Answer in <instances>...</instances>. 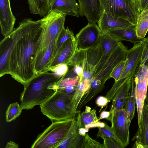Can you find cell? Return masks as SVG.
<instances>
[{"instance_id": "cell-17", "label": "cell", "mask_w": 148, "mask_h": 148, "mask_svg": "<svg viewBox=\"0 0 148 148\" xmlns=\"http://www.w3.org/2000/svg\"><path fill=\"white\" fill-rule=\"evenodd\" d=\"M77 48L75 37L67 40L52 60L47 71L60 64H65L68 65L69 60Z\"/></svg>"}, {"instance_id": "cell-4", "label": "cell", "mask_w": 148, "mask_h": 148, "mask_svg": "<svg viewBox=\"0 0 148 148\" xmlns=\"http://www.w3.org/2000/svg\"><path fill=\"white\" fill-rule=\"evenodd\" d=\"M76 113L72 118L52 122L39 134L32 148H58L66 138L76 119Z\"/></svg>"}, {"instance_id": "cell-9", "label": "cell", "mask_w": 148, "mask_h": 148, "mask_svg": "<svg viewBox=\"0 0 148 148\" xmlns=\"http://www.w3.org/2000/svg\"><path fill=\"white\" fill-rule=\"evenodd\" d=\"M128 50L127 47L120 41L93 77L105 84L111 78L110 74L114 67L125 60Z\"/></svg>"}, {"instance_id": "cell-24", "label": "cell", "mask_w": 148, "mask_h": 148, "mask_svg": "<svg viewBox=\"0 0 148 148\" xmlns=\"http://www.w3.org/2000/svg\"><path fill=\"white\" fill-rule=\"evenodd\" d=\"M105 84L93 77L91 79L89 88L81 98L76 112L80 111L84 106L101 92L104 87Z\"/></svg>"}, {"instance_id": "cell-27", "label": "cell", "mask_w": 148, "mask_h": 148, "mask_svg": "<svg viewBox=\"0 0 148 148\" xmlns=\"http://www.w3.org/2000/svg\"><path fill=\"white\" fill-rule=\"evenodd\" d=\"M30 12L43 17L49 12V0H27Z\"/></svg>"}, {"instance_id": "cell-11", "label": "cell", "mask_w": 148, "mask_h": 148, "mask_svg": "<svg viewBox=\"0 0 148 148\" xmlns=\"http://www.w3.org/2000/svg\"><path fill=\"white\" fill-rule=\"evenodd\" d=\"M114 134L125 147L130 142L129 128L127 116L124 108L115 112L111 122Z\"/></svg>"}, {"instance_id": "cell-33", "label": "cell", "mask_w": 148, "mask_h": 148, "mask_svg": "<svg viewBox=\"0 0 148 148\" xmlns=\"http://www.w3.org/2000/svg\"><path fill=\"white\" fill-rule=\"evenodd\" d=\"M104 148V145L99 142L92 139L88 134L84 136L81 148Z\"/></svg>"}, {"instance_id": "cell-28", "label": "cell", "mask_w": 148, "mask_h": 148, "mask_svg": "<svg viewBox=\"0 0 148 148\" xmlns=\"http://www.w3.org/2000/svg\"><path fill=\"white\" fill-rule=\"evenodd\" d=\"M136 104L135 83L134 77H133L132 78L131 86L129 95L124 108L127 114L128 123L130 126L131 121L134 116Z\"/></svg>"}, {"instance_id": "cell-46", "label": "cell", "mask_w": 148, "mask_h": 148, "mask_svg": "<svg viewBox=\"0 0 148 148\" xmlns=\"http://www.w3.org/2000/svg\"><path fill=\"white\" fill-rule=\"evenodd\" d=\"M145 102L147 105H148V92L146 96L145 100Z\"/></svg>"}, {"instance_id": "cell-13", "label": "cell", "mask_w": 148, "mask_h": 148, "mask_svg": "<svg viewBox=\"0 0 148 148\" xmlns=\"http://www.w3.org/2000/svg\"><path fill=\"white\" fill-rule=\"evenodd\" d=\"M132 77H128L124 80L112 100L110 111V115L107 119L110 122L115 112L123 108L126 103L129 95Z\"/></svg>"}, {"instance_id": "cell-23", "label": "cell", "mask_w": 148, "mask_h": 148, "mask_svg": "<svg viewBox=\"0 0 148 148\" xmlns=\"http://www.w3.org/2000/svg\"><path fill=\"white\" fill-rule=\"evenodd\" d=\"M79 124L76 116L75 121L67 135L58 148H81L84 136L79 134Z\"/></svg>"}, {"instance_id": "cell-41", "label": "cell", "mask_w": 148, "mask_h": 148, "mask_svg": "<svg viewBox=\"0 0 148 148\" xmlns=\"http://www.w3.org/2000/svg\"><path fill=\"white\" fill-rule=\"evenodd\" d=\"M75 73L79 77V80H81L83 77V65L74 67L73 69Z\"/></svg>"}, {"instance_id": "cell-10", "label": "cell", "mask_w": 148, "mask_h": 148, "mask_svg": "<svg viewBox=\"0 0 148 148\" xmlns=\"http://www.w3.org/2000/svg\"><path fill=\"white\" fill-rule=\"evenodd\" d=\"M100 34L96 23H88L75 37L77 48L86 50L96 47L99 44Z\"/></svg>"}, {"instance_id": "cell-30", "label": "cell", "mask_w": 148, "mask_h": 148, "mask_svg": "<svg viewBox=\"0 0 148 148\" xmlns=\"http://www.w3.org/2000/svg\"><path fill=\"white\" fill-rule=\"evenodd\" d=\"M23 110L21 104L18 102L10 104L8 107L5 113L6 122H10L18 117Z\"/></svg>"}, {"instance_id": "cell-22", "label": "cell", "mask_w": 148, "mask_h": 148, "mask_svg": "<svg viewBox=\"0 0 148 148\" xmlns=\"http://www.w3.org/2000/svg\"><path fill=\"white\" fill-rule=\"evenodd\" d=\"M134 145H140L143 148H148V113L144 104L140 123L132 140Z\"/></svg>"}, {"instance_id": "cell-35", "label": "cell", "mask_w": 148, "mask_h": 148, "mask_svg": "<svg viewBox=\"0 0 148 148\" xmlns=\"http://www.w3.org/2000/svg\"><path fill=\"white\" fill-rule=\"evenodd\" d=\"M98 128L99 130L97 135V137H100L103 138L105 137H109L118 139L115 136L111 127H110L106 124L105 123L104 127H98Z\"/></svg>"}, {"instance_id": "cell-3", "label": "cell", "mask_w": 148, "mask_h": 148, "mask_svg": "<svg viewBox=\"0 0 148 148\" xmlns=\"http://www.w3.org/2000/svg\"><path fill=\"white\" fill-rule=\"evenodd\" d=\"M65 15L54 11L42 18L43 29L36 56L47 54L53 56L58 37L64 27Z\"/></svg>"}, {"instance_id": "cell-32", "label": "cell", "mask_w": 148, "mask_h": 148, "mask_svg": "<svg viewBox=\"0 0 148 148\" xmlns=\"http://www.w3.org/2000/svg\"><path fill=\"white\" fill-rule=\"evenodd\" d=\"M74 37L73 33L67 27L66 29L65 28L63 29L58 38L52 60L58 54L65 41L69 38Z\"/></svg>"}, {"instance_id": "cell-47", "label": "cell", "mask_w": 148, "mask_h": 148, "mask_svg": "<svg viewBox=\"0 0 148 148\" xmlns=\"http://www.w3.org/2000/svg\"><path fill=\"white\" fill-rule=\"evenodd\" d=\"M144 64L146 65V66L148 67V57L145 60Z\"/></svg>"}, {"instance_id": "cell-5", "label": "cell", "mask_w": 148, "mask_h": 148, "mask_svg": "<svg viewBox=\"0 0 148 148\" xmlns=\"http://www.w3.org/2000/svg\"><path fill=\"white\" fill-rule=\"evenodd\" d=\"M72 97L60 91L56 92L40 106L42 113L52 122L66 120L73 117L71 108Z\"/></svg>"}, {"instance_id": "cell-29", "label": "cell", "mask_w": 148, "mask_h": 148, "mask_svg": "<svg viewBox=\"0 0 148 148\" xmlns=\"http://www.w3.org/2000/svg\"><path fill=\"white\" fill-rule=\"evenodd\" d=\"M136 28L137 37L144 38L148 31V9L143 11L139 15Z\"/></svg>"}, {"instance_id": "cell-31", "label": "cell", "mask_w": 148, "mask_h": 148, "mask_svg": "<svg viewBox=\"0 0 148 148\" xmlns=\"http://www.w3.org/2000/svg\"><path fill=\"white\" fill-rule=\"evenodd\" d=\"M86 58V50L79 49L77 47L70 59L68 65L75 67L82 65Z\"/></svg>"}, {"instance_id": "cell-45", "label": "cell", "mask_w": 148, "mask_h": 148, "mask_svg": "<svg viewBox=\"0 0 148 148\" xmlns=\"http://www.w3.org/2000/svg\"><path fill=\"white\" fill-rule=\"evenodd\" d=\"M88 129L84 128H80L79 129V134L81 136H84L88 132Z\"/></svg>"}, {"instance_id": "cell-20", "label": "cell", "mask_w": 148, "mask_h": 148, "mask_svg": "<svg viewBox=\"0 0 148 148\" xmlns=\"http://www.w3.org/2000/svg\"><path fill=\"white\" fill-rule=\"evenodd\" d=\"M79 80V76L75 73L73 69L69 70L68 72L55 85L54 88L73 97Z\"/></svg>"}, {"instance_id": "cell-16", "label": "cell", "mask_w": 148, "mask_h": 148, "mask_svg": "<svg viewBox=\"0 0 148 148\" xmlns=\"http://www.w3.org/2000/svg\"><path fill=\"white\" fill-rule=\"evenodd\" d=\"M97 23L100 30L102 32H106L113 29L127 27L132 24L128 21L104 10Z\"/></svg>"}, {"instance_id": "cell-8", "label": "cell", "mask_w": 148, "mask_h": 148, "mask_svg": "<svg viewBox=\"0 0 148 148\" xmlns=\"http://www.w3.org/2000/svg\"><path fill=\"white\" fill-rule=\"evenodd\" d=\"M142 42L134 44L133 47L128 50L125 66L119 78L106 93V97L110 101L112 100L121 84L126 78L134 77L138 67L142 52Z\"/></svg>"}, {"instance_id": "cell-49", "label": "cell", "mask_w": 148, "mask_h": 148, "mask_svg": "<svg viewBox=\"0 0 148 148\" xmlns=\"http://www.w3.org/2000/svg\"><path fill=\"white\" fill-rule=\"evenodd\" d=\"M148 3L147 4V5H146V7H145V8L144 9V10L143 11L145 10H148Z\"/></svg>"}, {"instance_id": "cell-19", "label": "cell", "mask_w": 148, "mask_h": 148, "mask_svg": "<svg viewBox=\"0 0 148 148\" xmlns=\"http://www.w3.org/2000/svg\"><path fill=\"white\" fill-rule=\"evenodd\" d=\"M49 12L54 11L65 15L79 17V5L76 0H49Z\"/></svg>"}, {"instance_id": "cell-43", "label": "cell", "mask_w": 148, "mask_h": 148, "mask_svg": "<svg viewBox=\"0 0 148 148\" xmlns=\"http://www.w3.org/2000/svg\"><path fill=\"white\" fill-rule=\"evenodd\" d=\"M19 146L18 144L13 141H10L7 143L6 148H18Z\"/></svg>"}, {"instance_id": "cell-21", "label": "cell", "mask_w": 148, "mask_h": 148, "mask_svg": "<svg viewBox=\"0 0 148 148\" xmlns=\"http://www.w3.org/2000/svg\"><path fill=\"white\" fill-rule=\"evenodd\" d=\"M106 32L120 41H127L134 44L142 42L143 38L137 37L136 26L133 24L125 27L110 30Z\"/></svg>"}, {"instance_id": "cell-48", "label": "cell", "mask_w": 148, "mask_h": 148, "mask_svg": "<svg viewBox=\"0 0 148 148\" xmlns=\"http://www.w3.org/2000/svg\"><path fill=\"white\" fill-rule=\"evenodd\" d=\"M144 104H145V106L147 110V112L148 113V105H147L145 102H144Z\"/></svg>"}, {"instance_id": "cell-40", "label": "cell", "mask_w": 148, "mask_h": 148, "mask_svg": "<svg viewBox=\"0 0 148 148\" xmlns=\"http://www.w3.org/2000/svg\"><path fill=\"white\" fill-rule=\"evenodd\" d=\"M108 102L109 101L108 99L106 97L103 96L99 97L96 101V104L102 108L106 106Z\"/></svg>"}, {"instance_id": "cell-18", "label": "cell", "mask_w": 148, "mask_h": 148, "mask_svg": "<svg viewBox=\"0 0 148 148\" xmlns=\"http://www.w3.org/2000/svg\"><path fill=\"white\" fill-rule=\"evenodd\" d=\"M120 42L108 33L101 32L99 44L101 49L102 56L95 69L94 75L99 70L106 59Z\"/></svg>"}, {"instance_id": "cell-34", "label": "cell", "mask_w": 148, "mask_h": 148, "mask_svg": "<svg viewBox=\"0 0 148 148\" xmlns=\"http://www.w3.org/2000/svg\"><path fill=\"white\" fill-rule=\"evenodd\" d=\"M102 139L103 140L104 148H125L121 142L116 138L105 137Z\"/></svg>"}, {"instance_id": "cell-38", "label": "cell", "mask_w": 148, "mask_h": 148, "mask_svg": "<svg viewBox=\"0 0 148 148\" xmlns=\"http://www.w3.org/2000/svg\"><path fill=\"white\" fill-rule=\"evenodd\" d=\"M142 42L143 45L142 52L139 66L144 64L148 57V37L144 38Z\"/></svg>"}, {"instance_id": "cell-50", "label": "cell", "mask_w": 148, "mask_h": 148, "mask_svg": "<svg viewBox=\"0 0 148 148\" xmlns=\"http://www.w3.org/2000/svg\"><path fill=\"white\" fill-rule=\"evenodd\" d=\"M138 0L139 1V0Z\"/></svg>"}, {"instance_id": "cell-25", "label": "cell", "mask_w": 148, "mask_h": 148, "mask_svg": "<svg viewBox=\"0 0 148 148\" xmlns=\"http://www.w3.org/2000/svg\"><path fill=\"white\" fill-rule=\"evenodd\" d=\"M90 82V80L84 77L81 80H79L76 90L72 99L71 108L74 114L76 113L81 98L89 88Z\"/></svg>"}, {"instance_id": "cell-26", "label": "cell", "mask_w": 148, "mask_h": 148, "mask_svg": "<svg viewBox=\"0 0 148 148\" xmlns=\"http://www.w3.org/2000/svg\"><path fill=\"white\" fill-rule=\"evenodd\" d=\"M77 120L79 128H86L92 124L96 123L99 120L97 117L96 110H92L89 107L86 106L84 111L81 113L80 111L77 112Z\"/></svg>"}, {"instance_id": "cell-15", "label": "cell", "mask_w": 148, "mask_h": 148, "mask_svg": "<svg viewBox=\"0 0 148 148\" xmlns=\"http://www.w3.org/2000/svg\"><path fill=\"white\" fill-rule=\"evenodd\" d=\"M102 56L99 44L96 47L86 50V60L83 64V77L91 80L94 75L95 69Z\"/></svg>"}, {"instance_id": "cell-1", "label": "cell", "mask_w": 148, "mask_h": 148, "mask_svg": "<svg viewBox=\"0 0 148 148\" xmlns=\"http://www.w3.org/2000/svg\"><path fill=\"white\" fill-rule=\"evenodd\" d=\"M43 29L42 19L33 20L28 30L16 43L10 53L8 74L24 86L36 75V58Z\"/></svg>"}, {"instance_id": "cell-14", "label": "cell", "mask_w": 148, "mask_h": 148, "mask_svg": "<svg viewBox=\"0 0 148 148\" xmlns=\"http://www.w3.org/2000/svg\"><path fill=\"white\" fill-rule=\"evenodd\" d=\"M16 21L10 0H0V25L1 32L3 36H6L13 31Z\"/></svg>"}, {"instance_id": "cell-2", "label": "cell", "mask_w": 148, "mask_h": 148, "mask_svg": "<svg viewBox=\"0 0 148 148\" xmlns=\"http://www.w3.org/2000/svg\"><path fill=\"white\" fill-rule=\"evenodd\" d=\"M61 78L48 71L36 75L26 85L20 97L23 109L29 110L40 105L56 92L54 86Z\"/></svg>"}, {"instance_id": "cell-37", "label": "cell", "mask_w": 148, "mask_h": 148, "mask_svg": "<svg viewBox=\"0 0 148 148\" xmlns=\"http://www.w3.org/2000/svg\"><path fill=\"white\" fill-rule=\"evenodd\" d=\"M69 66L66 64H60L51 69L49 71L54 73L58 76L62 78L69 71Z\"/></svg>"}, {"instance_id": "cell-6", "label": "cell", "mask_w": 148, "mask_h": 148, "mask_svg": "<svg viewBox=\"0 0 148 148\" xmlns=\"http://www.w3.org/2000/svg\"><path fill=\"white\" fill-rule=\"evenodd\" d=\"M33 20L25 18L0 42V77L8 74V62L12 49L17 42L29 29Z\"/></svg>"}, {"instance_id": "cell-42", "label": "cell", "mask_w": 148, "mask_h": 148, "mask_svg": "<svg viewBox=\"0 0 148 148\" xmlns=\"http://www.w3.org/2000/svg\"><path fill=\"white\" fill-rule=\"evenodd\" d=\"M148 3V0H139V4L140 12H142Z\"/></svg>"}, {"instance_id": "cell-12", "label": "cell", "mask_w": 148, "mask_h": 148, "mask_svg": "<svg viewBox=\"0 0 148 148\" xmlns=\"http://www.w3.org/2000/svg\"><path fill=\"white\" fill-rule=\"evenodd\" d=\"M79 16H86L88 23L98 22L103 11L100 0H78Z\"/></svg>"}, {"instance_id": "cell-39", "label": "cell", "mask_w": 148, "mask_h": 148, "mask_svg": "<svg viewBox=\"0 0 148 148\" xmlns=\"http://www.w3.org/2000/svg\"><path fill=\"white\" fill-rule=\"evenodd\" d=\"M136 104L138 114V125L140 124L145 101L140 98H136Z\"/></svg>"}, {"instance_id": "cell-44", "label": "cell", "mask_w": 148, "mask_h": 148, "mask_svg": "<svg viewBox=\"0 0 148 148\" xmlns=\"http://www.w3.org/2000/svg\"><path fill=\"white\" fill-rule=\"evenodd\" d=\"M110 115V111H103L100 114L99 118V120L106 119L109 117Z\"/></svg>"}, {"instance_id": "cell-36", "label": "cell", "mask_w": 148, "mask_h": 148, "mask_svg": "<svg viewBox=\"0 0 148 148\" xmlns=\"http://www.w3.org/2000/svg\"><path fill=\"white\" fill-rule=\"evenodd\" d=\"M125 63V60L122 61L116 65L112 70L110 75L116 81L118 80L121 74Z\"/></svg>"}, {"instance_id": "cell-7", "label": "cell", "mask_w": 148, "mask_h": 148, "mask_svg": "<svg viewBox=\"0 0 148 148\" xmlns=\"http://www.w3.org/2000/svg\"><path fill=\"white\" fill-rule=\"evenodd\" d=\"M103 10L136 26L140 12L138 0H100Z\"/></svg>"}]
</instances>
